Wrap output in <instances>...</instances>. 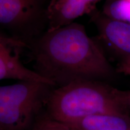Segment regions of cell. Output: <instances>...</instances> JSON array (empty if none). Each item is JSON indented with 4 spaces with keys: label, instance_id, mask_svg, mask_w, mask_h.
Returning <instances> with one entry per match:
<instances>
[{
    "label": "cell",
    "instance_id": "1",
    "mask_svg": "<svg viewBox=\"0 0 130 130\" xmlns=\"http://www.w3.org/2000/svg\"><path fill=\"white\" fill-rule=\"evenodd\" d=\"M27 49L35 72L58 87L77 80L103 81L117 73L100 43L77 22L46 30Z\"/></svg>",
    "mask_w": 130,
    "mask_h": 130
},
{
    "label": "cell",
    "instance_id": "2",
    "mask_svg": "<svg viewBox=\"0 0 130 130\" xmlns=\"http://www.w3.org/2000/svg\"><path fill=\"white\" fill-rule=\"evenodd\" d=\"M115 88L96 80H77L53 89L45 107L54 120L71 123L98 114H129L116 98Z\"/></svg>",
    "mask_w": 130,
    "mask_h": 130
},
{
    "label": "cell",
    "instance_id": "3",
    "mask_svg": "<svg viewBox=\"0 0 130 130\" xmlns=\"http://www.w3.org/2000/svg\"><path fill=\"white\" fill-rule=\"evenodd\" d=\"M54 86L21 81L0 87V129L25 130L46 105Z\"/></svg>",
    "mask_w": 130,
    "mask_h": 130
},
{
    "label": "cell",
    "instance_id": "4",
    "mask_svg": "<svg viewBox=\"0 0 130 130\" xmlns=\"http://www.w3.org/2000/svg\"><path fill=\"white\" fill-rule=\"evenodd\" d=\"M46 0H0V25L13 37L28 43L48 30Z\"/></svg>",
    "mask_w": 130,
    "mask_h": 130
},
{
    "label": "cell",
    "instance_id": "5",
    "mask_svg": "<svg viewBox=\"0 0 130 130\" xmlns=\"http://www.w3.org/2000/svg\"><path fill=\"white\" fill-rule=\"evenodd\" d=\"M89 16L97 29L96 39L104 52L107 50L119 61L130 58V24L111 18L97 9Z\"/></svg>",
    "mask_w": 130,
    "mask_h": 130
},
{
    "label": "cell",
    "instance_id": "6",
    "mask_svg": "<svg viewBox=\"0 0 130 130\" xmlns=\"http://www.w3.org/2000/svg\"><path fill=\"white\" fill-rule=\"evenodd\" d=\"M26 48L27 44L24 42L1 32L0 79L34 81L56 86L51 81L24 66L20 60V55Z\"/></svg>",
    "mask_w": 130,
    "mask_h": 130
},
{
    "label": "cell",
    "instance_id": "7",
    "mask_svg": "<svg viewBox=\"0 0 130 130\" xmlns=\"http://www.w3.org/2000/svg\"><path fill=\"white\" fill-rule=\"evenodd\" d=\"M93 10L89 0H51L48 7L47 30L72 24L78 18L84 14L89 15Z\"/></svg>",
    "mask_w": 130,
    "mask_h": 130
},
{
    "label": "cell",
    "instance_id": "8",
    "mask_svg": "<svg viewBox=\"0 0 130 130\" xmlns=\"http://www.w3.org/2000/svg\"><path fill=\"white\" fill-rule=\"evenodd\" d=\"M68 125L77 130H130V116L129 114H98Z\"/></svg>",
    "mask_w": 130,
    "mask_h": 130
},
{
    "label": "cell",
    "instance_id": "9",
    "mask_svg": "<svg viewBox=\"0 0 130 130\" xmlns=\"http://www.w3.org/2000/svg\"><path fill=\"white\" fill-rule=\"evenodd\" d=\"M101 11L111 18L130 24V0H105Z\"/></svg>",
    "mask_w": 130,
    "mask_h": 130
},
{
    "label": "cell",
    "instance_id": "10",
    "mask_svg": "<svg viewBox=\"0 0 130 130\" xmlns=\"http://www.w3.org/2000/svg\"><path fill=\"white\" fill-rule=\"evenodd\" d=\"M32 130H77L69 125L57 121L48 115L42 117L34 125Z\"/></svg>",
    "mask_w": 130,
    "mask_h": 130
},
{
    "label": "cell",
    "instance_id": "11",
    "mask_svg": "<svg viewBox=\"0 0 130 130\" xmlns=\"http://www.w3.org/2000/svg\"><path fill=\"white\" fill-rule=\"evenodd\" d=\"M115 95L118 101L122 106L127 110L130 111V90H122L115 88Z\"/></svg>",
    "mask_w": 130,
    "mask_h": 130
},
{
    "label": "cell",
    "instance_id": "12",
    "mask_svg": "<svg viewBox=\"0 0 130 130\" xmlns=\"http://www.w3.org/2000/svg\"><path fill=\"white\" fill-rule=\"evenodd\" d=\"M116 69L117 73L130 76V58L119 61Z\"/></svg>",
    "mask_w": 130,
    "mask_h": 130
},
{
    "label": "cell",
    "instance_id": "13",
    "mask_svg": "<svg viewBox=\"0 0 130 130\" xmlns=\"http://www.w3.org/2000/svg\"><path fill=\"white\" fill-rule=\"evenodd\" d=\"M101 1H102V0H89L91 6H92V8H93V9H96L97 3L100 2Z\"/></svg>",
    "mask_w": 130,
    "mask_h": 130
}]
</instances>
